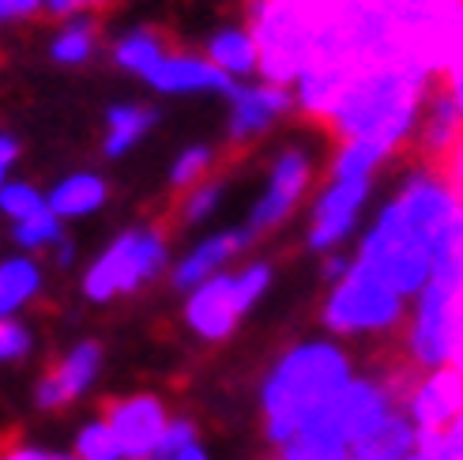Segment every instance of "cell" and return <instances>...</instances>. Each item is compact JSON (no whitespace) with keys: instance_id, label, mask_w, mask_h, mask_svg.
Returning a JSON list of instances; mask_svg holds the SVG:
<instances>
[{"instance_id":"1","label":"cell","mask_w":463,"mask_h":460,"mask_svg":"<svg viewBox=\"0 0 463 460\" xmlns=\"http://www.w3.org/2000/svg\"><path fill=\"white\" fill-rule=\"evenodd\" d=\"M463 208L452 177L414 163L354 249V264L373 272L396 294L419 298L441 257V245Z\"/></svg>"},{"instance_id":"2","label":"cell","mask_w":463,"mask_h":460,"mask_svg":"<svg viewBox=\"0 0 463 460\" xmlns=\"http://www.w3.org/2000/svg\"><path fill=\"white\" fill-rule=\"evenodd\" d=\"M433 87V64L414 53H396L362 64L320 125L332 144H365L381 155L411 148L426 95Z\"/></svg>"},{"instance_id":"3","label":"cell","mask_w":463,"mask_h":460,"mask_svg":"<svg viewBox=\"0 0 463 460\" xmlns=\"http://www.w3.org/2000/svg\"><path fill=\"white\" fill-rule=\"evenodd\" d=\"M354 374V359L332 340H306L275 359L260 385L264 438L279 449L328 407Z\"/></svg>"},{"instance_id":"4","label":"cell","mask_w":463,"mask_h":460,"mask_svg":"<svg viewBox=\"0 0 463 460\" xmlns=\"http://www.w3.org/2000/svg\"><path fill=\"white\" fill-rule=\"evenodd\" d=\"M170 264V242L162 226H132L113 238L90 268L83 272V294L90 302H113L121 294H136L158 280Z\"/></svg>"},{"instance_id":"5","label":"cell","mask_w":463,"mask_h":460,"mask_svg":"<svg viewBox=\"0 0 463 460\" xmlns=\"http://www.w3.org/2000/svg\"><path fill=\"white\" fill-rule=\"evenodd\" d=\"M324 329L343 340L358 336H388L407 325V298L396 294L384 280L362 264H351V272L339 283H332L320 310Z\"/></svg>"},{"instance_id":"6","label":"cell","mask_w":463,"mask_h":460,"mask_svg":"<svg viewBox=\"0 0 463 460\" xmlns=\"http://www.w3.org/2000/svg\"><path fill=\"white\" fill-rule=\"evenodd\" d=\"M313 181H317L313 151L302 148V144H287L279 155L271 158L264 189H260L257 204H252V212L241 226L252 238H264V235H271V230H279L298 208H302V200L309 196Z\"/></svg>"},{"instance_id":"7","label":"cell","mask_w":463,"mask_h":460,"mask_svg":"<svg viewBox=\"0 0 463 460\" xmlns=\"http://www.w3.org/2000/svg\"><path fill=\"white\" fill-rule=\"evenodd\" d=\"M369 196H373V177H339L324 174V186L313 200L309 226H306V245L320 257L339 253L343 242L354 235V226L365 212Z\"/></svg>"},{"instance_id":"8","label":"cell","mask_w":463,"mask_h":460,"mask_svg":"<svg viewBox=\"0 0 463 460\" xmlns=\"http://www.w3.org/2000/svg\"><path fill=\"white\" fill-rule=\"evenodd\" d=\"M230 113H226V140L234 148H252L257 140L294 113L290 87H275L268 80H249L230 87Z\"/></svg>"},{"instance_id":"9","label":"cell","mask_w":463,"mask_h":460,"mask_svg":"<svg viewBox=\"0 0 463 460\" xmlns=\"http://www.w3.org/2000/svg\"><path fill=\"white\" fill-rule=\"evenodd\" d=\"M102 419L113 430L125 460H155L162 434L170 426V411L155 393H132L121 400H109Z\"/></svg>"},{"instance_id":"10","label":"cell","mask_w":463,"mask_h":460,"mask_svg":"<svg viewBox=\"0 0 463 460\" xmlns=\"http://www.w3.org/2000/svg\"><path fill=\"white\" fill-rule=\"evenodd\" d=\"M459 144H463V110L445 83H433L426 95V106H422L419 129H414V140H411L414 158H419L422 167L449 174Z\"/></svg>"},{"instance_id":"11","label":"cell","mask_w":463,"mask_h":460,"mask_svg":"<svg viewBox=\"0 0 463 460\" xmlns=\"http://www.w3.org/2000/svg\"><path fill=\"white\" fill-rule=\"evenodd\" d=\"M245 313H249V302L238 291L234 272L215 275V280L200 283L196 291H189V298H184V325L207 343L230 340Z\"/></svg>"},{"instance_id":"12","label":"cell","mask_w":463,"mask_h":460,"mask_svg":"<svg viewBox=\"0 0 463 460\" xmlns=\"http://www.w3.org/2000/svg\"><path fill=\"white\" fill-rule=\"evenodd\" d=\"M403 416L419 434L449 430L463 416V370L459 366H437V370L419 374L411 385Z\"/></svg>"},{"instance_id":"13","label":"cell","mask_w":463,"mask_h":460,"mask_svg":"<svg viewBox=\"0 0 463 460\" xmlns=\"http://www.w3.org/2000/svg\"><path fill=\"white\" fill-rule=\"evenodd\" d=\"M102 370V348L95 340H83L68 351L53 370H45L34 385V404L42 411H57V407H68L72 400H80L90 385H95Z\"/></svg>"},{"instance_id":"14","label":"cell","mask_w":463,"mask_h":460,"mask_svg":"<svg viewBox=\"0 0 463 460\" xmlns=\"http://www.w3.org/2000/svg\"><path fill=\"white\" fill-rule=\"evenodd\" d=\"M252 242H257V238H252L245 226H230V230H219V235H207L203 242H196V245L174 264L170 283H174L177 291H184V294L196 291L200 283L222 275Z\"/></svg>"},{"instance_id":"15","label":"cell","mask_w":463,"mask_h":460,"mask_svg":"<svg viewBox=\"0 0 463 460\" xmlns=\"http://www.w3.org/2000/svg\"><path fill=\"white\" fill-rule=\"evenodd\" d=\"M147 87L158 95H230L234 80H226L203 53L170 50L147 72Z\"/></svg>"},{"instance_id":"16","label":"cell","mask_w":463,"mask_h":460,"mask_svg":"<svg viewBox=\"0 0 463 460\" xmlns=\"http://www.w3.org/2000/svg\"><path fill=\"white\" fill-rule=\"evenodd\" d=\"M203 57L234 83L260 80V42L249 31V23H226V27H219L207 38Z\"/></svg>"},{"instance_id":"17","label":"cell","mask_w":463,"mask_h":460,"mask_svg":"<svg viewBox=\"0 0 463 460\" xmlns=\"http://www.w3.org/2000/svg\"><path fill=\"white\" fill-rule=\"evenodd\" d=\"M275 460H351V446L328 419V407L317 419H309L287 446L275 449Z\"/></svg>"},{"instance_id":"18","label":"cell","mask_w":463,"mask_h":460,"mask_svg":"<svg viewBox=\"0 0 463 460\" xmlns=\"http://www.w3.org/2000/svg\"><path fill=\"white\" fill-rule=\"evenodd\" d=\"M106 200H109V186H106V177H99V174H68L64 181H57V186L45 193V204H50V212L61 223L95 216Z\"/></svg>"},{"instance_id":"19","label":"cell","mask_w":463,"mask_h":460,"mask_svg":"<svg viewBox=\"0 0 463 460\" xmlns=\"http://www.w3.org/2000/svg\"><path fill=\"white\" fill-rule=\"evenodd\" d=\"M158 121V113L151 106L140 102H121V106H109L106 113V136H102V151L109 158H121L125 151H132L136 144L151 132V125Z\"/></svg>"},{"instance_id":"20","label":"cell","mask_w":463,"mask_h":460,"mask_svg":"<svg viewBox=\"0 0 463 460\" xmlns=\"http://www.w3.org/2000/svg\"><path fill=\"white\" fill-rule=\"evenodd\" d=\"M419 446V430L411 426L403 411H396L381 430L351 446V460H411Z\"/></svg>"},{"instance_id":"21","label":"cell","mask_w":463,"mask_h":460,"mask_svg":"<svg viewBox=\"0 0 463 460\" xmlns=\"http://www.w3.org/2000/svg\"><path fill=\"white\" fill-rule=\"evenodd\" d=\"M166 53H170L166 34L155 31V27H136V31H128L125 38H118V45H113V64L125 68V72H132V76L147 80V72Z\"/></svg>"},{"instance_id":"22","label":"cell","mask_w":463,"mask_h":460,"mask_svg":"<svg viewBox=\"0 0 463 460\" xmlns=\"http://www.w3.org/2000/svg\"><path fill=\"white\" fill-rule=\"evenodd\" d=\"M42 291V268L31 257L0 261V321H12Z\"/></svg>"},{"instance_id":"23","label":"cell","mask_w":463,"mask_h":460,"mask_svg":"<svg viewBox=\"0 0 463 460\" xmlns=\"http://www.w3.org/2000/svg\"><path fill=\"white\" fill-rule=\"evenodd\" d=\"M95 45H99V34H95V19H68L61 34L50 42V57L57 64H68V68H76V64H87L90 57H95Z\"/></svg>"},{"instance_id":"24","label":"cell","mask_w":463,"mask_h":460,"mask_svg":"<svg viewBox=\"0 0 463 460\" xmlns=\"http://www.w3.org/2000/svg\"><path fill=\"white\" fill-rule=\"evenodd\" d=\"M215 163H219V151L215 148H207V144H193V148H184L174 163H170V189L181 196V193H189L196 189L200 181L207 177H215Z\"/></svg>"},{"instance_id":"25","label":"cell","mask_w":463,"mask_h":460,"mask_svg":"<svg viewBox=\"0 0 463 460\" xmlns=\"http://www.w3.org/2000/svg\"><path fill=\"white\" fill-rule=\"evenodd\" d=\"M222 196H226V177H207V181H200L196 189H189V193H181L177 196V223L181 226H196V223H203V219H212L215 212H219V204H222Z\"/></svg>"},{"instance_id":"26","label":"cell","mask_w":463,"mask_h":460,"mask_svg":"<svg viewBox=\"0 0 463 460\" xmlns=\"http://www.w3.org/2000/svg\"><path fill=\"white\" fill-rule=\"evenodd\" d=\"M72 456L76 460H125L118 438H113V430L106 426V419H90V423L80 426Z\"/></svg>"},{"instance_id":"27","label":"cell","mask_w":463,"mask_h":460,"mask_svg":"<svg viewBox=\"0 0 463 460\" xmlns=\"http://www.w3.org/2000/svg\"><path fill=\"white\" fill-rule=\"evenodd\" d=\"M12 238L23 245V249H57L64 242V223L45 208L42 216L27 219V223H15L12 226Z\"/></svg>"},{"instance_id":"28","label":"cell","mask_w":463,"mask_h":460,"mask_svg":"<svg viewBox=\"0 0 463 460\" xmlns=\"http://www.w3.org/2000/svg\"><path fill=\"white\" fill-rule=\"evenodd\" d=\"M50 204H45V196L27 186V181H8L5 189H0V212H5L12 223H27L34 216H42Z\"/></svg>"},{"instance_id":"29","label":"cell","mask_w":463,"mask_h":460,"mask_svg":"<svg viewBox=\"0 0 463 460\" xmlns=\"http://www.w3.org/2000/svg\"><path fill=\"white\" fill-rule=\"evenodd\" d=\"M31 355V332L19 321H0V362H15Z\"/></svg>"},{"instance_id":"30","label":"cell","mask_w":463,"mask_h":460,"mask_svg":"<svg viewBox=\"0 0 463 460\" xmlns=\"http://www.w3.org/2000/svg\"><path fill=\"white\" fill-rule=\"evenodd\" d=\"M189 446H196V423L193 419H170L155 460H170V456H177L181 449H189Z\"/></svg>"},{"instance_id":"31","label":"cell","mask_w":463,"mask_h":460,"mask_svg":"<svg viewBox=\"0 0 463 460\" xmlns=\"http://www.w3.org/2000/svg\"><path fill=\"white\" fill-rule=\"evenodd\" d=\"M109 0H45V15L50 19H87L90 12L106 8Z\"/></svg>"},{"instance_id":"32","label":"cell","mask_w":463,"mask_h":460,"mask_svg":"<svg viewBox=\"0 0 463 460\" xmlns=\"http://www.w3.org/2000/svg\"><path fill=\"white\" fill-rule=\"evenodd\" d=\"M38 12H45V0H0V23L31 19Z\"/></svg>"},{"instance_id":"33","label":"cell","mask_w":463,"mask_h":460,"mask_svg":"<svg viewBox=\"0 0 463 460\" xmlns=\"http://www.w3.org/2000/svg\"><path fill=\"white\" fill-rule=\"evenodd\" d=\"M0 460H76V456L72 453L38 449V446H12V449H0Z\"/></svg>"},{"instance_id":"34","label":"cell","mask_w":463,"mask_h":460,"mask_svg":"<svg viewBox=\"0 0 463 460\" xmlns=\"http://www.w3.org/2000/svg\"><path fill=\"white\" fill-rule=\"evenodd\" d=\"M15 158H19V144L12 140V136H5V132H0V167H12L15 163Z\"/></svg>"},{"instance_id":"35","label":"cell","mask_w":463,"mask_h":460,"mask_svg":"<svg viewBox=\"0 0 463 460\" xmlns=\"http://www.w3.org/2000/svg\"><path fill=\"white\" fill-rule=\"evenodd\" d=\"M445 434H449V446H452V456H456V460H463V416H459V419H456V423H452V426H449Z\"/></svg>"},{"instance_id":"36","label":"cell","mask_w":463,"mask_h":460,"mask_svg":"<svg viewBox=\"0 0 463 460\" xmlns=\"http://www.w3.org/2000/svg\"><path fill=\"white\" fill-rule=\"evenodd\" d=\"M53 253H57V264H72V257H76V249H72V242H61V245L53 249Z\"/></svg>"},{"instance_id":"37","label":"cell","mask_w":463,"mask_h":460,"mask_svg":"<svg viewBox=\"0 0 463 460\" xmlns=\"http://www.w3.org/2000/svg\"><path fill=\"white\" fill-rule=\"evenodd\" d=\"M170 460H207V453L200 449V442L196 446H189V449H181L177 456H170Z\"/></svg>"},{"instance_id":"38","label":"cell","mask_w":463,"mask_h":460,"mask_svg":"<svg viewBox=\"0 0 463 460\" xmlns=\"http://www.w3.org/2000/svg\"><path fill=\"white\" fill-rule=\"evenodd\" d=\"M5 186H8V170H5V167H0V189H5Z\"/></svg>"},{"instance_id":"39","label":"cell","mask_w":463,"mask_h":460,"mask_svg":"<svg viewBox=\"0 0 463 460\" xmlns=\"http://www.w3.org/2000/svg\"><path fill=\"white\" fill-rule=\"evenodd\" d=\"M456 5H463V0H456Z\"/></svg>"}]
</instances>
